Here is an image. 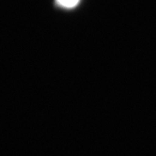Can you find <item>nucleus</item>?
I'll return each instance as SVG.
<instances>
[{
    "label": "nucleus",
    "mask_w": 156,
    "mask_h": 156,
    "mask_svg": "<svg viewBox=\"0 0 156 156\" xmlns=\"http://www.w3.org/2000/svg\"><path fill=\"white\" fill-rule=\"evenodd\" d=\"M80 0H57V2L59 6L64 7V8H73L75 7L78 3H79Z\"/></svg>",
    "instance_id": "1"
}]
</instances>
